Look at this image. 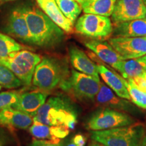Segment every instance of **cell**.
I'll return each mask as SVG.
<instances>
[{
  "instance_id": "cell-12",
  "label": "cell",
  "mask_w": 146,
  "mask_h": 146,
  "mask_svg": "<svg viewBox=\"0 0 146 146\" xmlns=\"http://www.w3.org/2000/svg\"><path fill=\"white\" fill-rule=\"evenodd\" d=\"M5 29L8 34L22 42L34 45L26 18L21 8H16L12 11L8 18Z\"/></svg>"
},
{
  "instance_id": "cell-24",
  "label": "cell",
  "mask_w": 146,
  "mask_h": 146,
  "mask_svg": "<svg viewBox=\"0 0 146 146\" xmlns=\"http://www.w3.org/2000/svg\"><path fill=\"white\" fill-rule=\"evenodd\" d=\"M23 85V82L10 69L0 64V86L6 89H14Z\"/></svg>"
},
{
  "instance_id": "cell-34",
  "label": "cell",
  "mask_w": 146,
  "mask_h": 146,
  "mask_svg": "<svg viewBox=\"0 0 146 146\" xmlns=\"http://www.w3.org/2000/svg\"><path fill=\"white\" fill-rule=\"evenodd\" d=\"M15 1V0H0V5L4 4V3L10 2V1Z\"/></svg>"
},
{
  "instance_id": "cell-3",
  "label": "cell",
  "mask_w": 146,
  "mask_h": 146,
  "mask_svg": "<svg viewBox=\"0 0 146 146\" xmlns=\"http://www.w3.org/2000/svg\"><path fill=\"white\" fill-rule=\"evenodd\" d=\"M70 74L65 62L58 58L44 57L36 65L32 83L39 90L48 93L60 87Z\"/></svg>"
},
{
  "instance_id": "cell-39",
  "label": "cell",
  "mask_w": 146,
  "mask_h": 146,
  "mask_svg": "<svg viewBox=\"0 0 146 146\" xmlns=\"http://www.w3.org/2000/svg\"><path fill=\"white\" fill-rule=\"evenodd\" d=\"M0 34H1V33H0Z\"/></svg>"
},
{
  "instance_id": "cell-31",
  "label": "cell",
  "mask_w": 146,
  "mask_h": 146,
  "mask_svg": "<svg viewBox=\"0 0 146 146\" xmlns=\"http://www.w3.org/2000/svg\"><path fill=\"white\" fill-rule=\"evenodd\" d=\"M137 60L141 64V65L143 66L144 69L146 70V54L145 55V56H142V57H141V58H137Z\"/></svg>"
},
{
  "instance_id": "cell-9",
  "label": "cell",
  "mask_w": 146,
  "mask_h": 146,
  "mask_svg": "<svg viewBox=\"0 0 146 146\" xmlns=\"http://www.w3.org/2000/svg\"><path fill=\"white\" fill-rule=\"evenodd\" d=\"M98 105L115 110L127 113L131 116H141L142 112L130 100L120 98L101 82L100 88L96 100Z\"/></svg>"
},
{
  "instance_id": "cell-38",
  "label": "cell",
  "mask_w": 146,
  "mask_h": 146,
  "mask_svg": "<svg viewBox=\"0 0 146 146\" xmlns=\"http://www.w3.org/2000/svg\"><path fill=\"white\" fill-rule=\"evenodd\" d=\"M1 86H0V90H1Z\"/></svg>"
},
{
  "instance_id": "cell-18",
  "label": "cell",
  "mask_w": 146,
  "mask_h": 146,
  "mask_svg": "<svg viewBox=\"0 0 146 146\" xmlns=\"http://www.w3.org/2000/svg\"><path fill=\"white\" fill-rule=\"evenodd\" d=\"M33 123L32 116L13 108L0 110V125L27 129H29Z\"/></svg>"
},
{
  "instance_id": "cell-33",
  "label": "cell",
  "mask_w": 146,
  "mask_h": 146,
  "mask_svg": "<svg viewBox=\"0 0 146 146\" xmlns=\"http://www.w3.org/2000/svg\"><path fill=\"white\" fill-rule=\"evenodd\" d=\"M88 146H106L105 145H104V144H102L99 143V142H97V141H95L93 142V143H91L89 144Z\"/></svg>"
},
{
  "instance_id": "cell-10",
  "label": "cell",
  "mask_w": 146,
  "mask_h": 146,
  "mask_svg": "<svg viewBox=\"0 0 146 146\" xmlns=\"http://www.w3.org/2000/svg\"><path fill=\"white\" fill-rule=\"evenodd\" d=\"M109 43L124 60L137 59L146 54V36H114Z\"/></svg>"
},
{
  "instance_id": "cell-13",
  "label": "cell",
  "mask_w": 146,
  "mask_h": 146,
  "mask_svg": "<svg viewBox=\"0 0 146 146\" xmlns=\"http://www.w3.org/2000/svg\"><path fill=\"white\" fill-rule=\"evenodd\" d=\"M47 96V93L43 91L21 93L17 103L13 108L22 111L33 118L38 110L46 102Z\"/></svg>"
},
{
  "instance_id": "cell-30",
  "label": "cell",
  "mask_w": 146,
  "mask_h": 146,
  "mask_svg": "<svg viewBox=\"0 0 146 146\" xmlns=\"http://www.w3.org/2000/svg\"><path fill=\"white\" fill-rule=\"evenodd\" d=\"M7 142V137L2 130H0V146H4Z\"/></svg>"
},
{
  "instance_id": "cell-36",
  "label": "cell",
  "mask_w": 146,
  "mask_h": 146,
  "mask_svg": "<svg viewBox=\"0 0 146 146\" xmlns=\"http://www.w3.org/2000/svg\"><path fill=\"white\" fill-rule=\"evenodd\" d=\"M142 1H143V2L144 3V5H145V7L146 8V0H142Z\"/></svg>"
},
{
  "instance_id": "cell-21",
  "label": "cell",
  "mask_w": 146,
  "mask_h": 146,
  "mask_svg": "<svg viewBox=\"0 0 146 146\" xmlns=\"http://www.w3.org/2000/svg\"><path fill=\"white\" fill-rule=\"evenodd\" d=\"M116 0H83L81 3L85 14L111 16Z\"/></svg>"
},
{
  "instance_id": "cell-8",
  "label": "cell",
  "mask_w": 146,
  "mask_h": 146,
  "mask_svg": "<svg viewBox=\"0 0 146 146\" xmlns=\"http://www.w3.org/2000/svg\"><path fill=\"white\" fill-rule=\"evenodd\" d=\"M76 31L94 39H104L112 34L113 25L109 17L85 14L76 20Z\"/></svg>"
},
{
  "instance_id": "cell-4",
  "label": "cell",
  "mask_w": 146,
  "mask_h": 146,
  "mask_svg": "<svg viewBox=\"0 0 146 146\" xmlns=\"http://www.w3.org/2000/svg\"><path fill=\"white\" fill-rule=\"evenodd\" d=\"M145 125L137 123L101 131H92L91 139L106 146H139Z\"/></svg>"
},
{
  "instance_id": "cell-7",
  "label": "cell",
  "mask_w": 146,
  "mask_h": 146,
  "mask_svg": "<svg viewBox=\"0 0 146 146\" xmlns=\"http://www.w3.org/2000/svg\"><path fill=\"white\" fill-rule=\"evenodd\" d=\"M135 122V118L127 113L103 108L91 115L87 128L91 131H101L130 125Z\"/></svg>"
},
{
  "instance_id": "cell-1",
  "label": "cell",
  "mask_w": 146,
  "mask_h": 146,
  "mask_svg": "<svg viewBox=\"0 0 146 146\" xmlns=\"http://www.w3.org/2000/svg\"><path fill=\"white\" fill-rule=\"evenodd\" d=\"M35 45L50 48L58 45L64 38V31L44 12L34 6L21 7Z\"/></svg>"
},
{
  "instance_id": "cell-23",
  "label": "cell",
  "mask_w": 146,
  "mask_h": 146,
  "mask_svg": "<svg viewBox=\"0 0 146 146\" xmlns=\"http://www.w3.org/2000/svg\"><path fill=\"white\" fill-rule=\"evenodd\" d=\"M63 15L74 25L82 12L81 5L75 0H56Z\"/></svg>"
},
{
  "instance_id": "cell-6",
  "label": "cell",
  "mask_w": 146,
  "mask_h": 146,
  "mask_svg": "<svg viewBox=\"0 0 146 146\" xmlns=\"http://www.w3.org/2000/svg\"><path fill=\"white\" fill-rule=\"evenodd\" d=\"M41 60V57L39 54L30 51L20 50L0 58V64L10 69L24 85H31L35 70Z\"/></svg>"
},
{
  "instance_id": "cell-15",
  "label": "cell",
  "mask_w": 146,
  "mask_h": 146,
  "mask_svg": "<svg viewBox=\"0 0 146 146\" xmlns=\"http://www.w3.org/2000/svg\"><path fill=\"white\" fill-rule=\"evenodd\" d=\"M29 132L39 139L60 140L68 135L70 129L62 126H53L33 120Z\"/></svg>"
},
{
  "instance_id": "cell-22",
  "label": "cell",
  "mask_w": 146,
  "mask_h": 146,
  "mask_svg": "<svg viewBox=\"0 0 146 146\" xmlns=\"http://www.w3.org/2000/svg\"><path fill=\"white\" fill-rule=\"evenodd\" d=\"M125 79L141 76L146 70L137 59L123 60L113 67Z\"/></svg>"
},
{
  "instance_id": "cell-17",
  "label": "cell",
  "mask_w": 146,
  "mask_h": 146,
  "mask_svg": "<svg viewBox=\"0 0 146 146\" xmlns=\"http://www.w3.org/2000/svg\"><path fill=\"white\" fill-rule=\"evenodd\" d=\"M98 68L100 76L111 90L120 98L131 100L125 78L117 73L113 72L104 65H98Z\"/></svg>"
},
{
  "instance_id": "cell-27",
  "label": "cell",
  "mask_w": 146,
  "mask_h": 146,
  "mask_svg": "<svg viewBox=\"0 0 146 146\" xmlns=\"http://www.w3.org/2000/svg\"><path fill=\"white\" fill-rule=\"evenodd\" d=\"M21 91H8L0 94V110L14 108L16 104Z\"/></svg>"
},
{
  "instance_id": "cell-28",
  "label": "cell",
  "mask_w": 146,
  "mask_h": 146,
  "mask_svg": "<svg viewBox=\"0 0 146 146\" xmlns=\"http://www.w3.org/2000/svg\"><path fill=\"white\" fill-rule=\"evenodd\" d=\"M63 142L60 140H47L34 139L31 146H63Z\"/></svg>"
},
{
  "instance_id": "cell-19",
  "label": "cell",
  "mask_w": 146,
  "mask_h": 146,
  "mask_svg": "<svg viewBox=\"0 0 146 146\" xmlns=\"http://www.w3.org/2000/svg\"><path fill=\"white\" fill-rule=\"evenodd\" d=\"M112 34L123 37L146 36V18L114 23Z\"/></svg>"
},
{
  "instance_id": "cell-25",
  "label": "cell",
  "mask_w": 146,
  "mask_h": 146,
  "mask_svg": "<svg viewBox=\"0 0 146 146\" xmlns=\"http://www.w3.org/2000/svg\"><path fill=\"white\" fill-rule=\"evenodd\" d=\"M126 80L131 101L139 108L146 110V93L141 91L135 85L133 78H128Z\"/></svg>"
},
{
  "instance_id": "cell-2",
  "label": "cell",
  "mask_w": 146,
  "mask_h": 146,
  "mask_svg": "<svg viewBox=\"0 0 146 146\" xmlns=\"http://www.w3.org/2000/svg\"><path fill=\"white\" fill-rule=\"evenodd\" d=\"M78 110L68 97L58 95L50 97L36 112L33 120L53 126L74 129L77 123Z\"/></svg>"
},
{
  "instance_id": "cell-37",
  "label": "cell",
  "mask_w": 146,
  "mask_h": 146,
  "mask_svg": "<svg viewBox=\"0 0 146 146\" xmlns=\"http://www.w3.org/2000/svg\"><path fill=\"white\" fill-rule=\"evenodd\" d=\"M144 76H145V77L146 78V72H145V73H144Z\"/></svg>"
},
{
  "instance_id": "cell-26",
  "label": "cell",
  "mask_w": 146,
  "mask_h": 146,
  "mask_svg": "<svg viewBox=\"0 0 146 146\" xmlns=\"http://www.w3.org/2000/svg\"><path fill=\"white\" fill-rule=\"evenodd\" d=\"M23 47L13 38L0 34V58L7 57L11 53L23 50Z\"/></svg>"
},
{
  "instance_id": "cell-32",
  "label": "cell",
  "mask_w": 146,
  "mask_h": 146,
  "mask_svg": "<svg viewBox=\"0 0 146 146\" xmlns=\"http://www.w3.org/2000/svg\"><path fill=\"white\" fill-rule=\"evenodd\" d=\"M139 146H146V125L145 127V131H144V134L143 137H142L141 143Z\"/></svg>"
},
{
  "instance_id": "cell-14",
  "label": "cell",
  "mask_w": 146,
  "mask_h": 146,
  "mask_svg": "<svg viewBox=\"0 0 146 146\" xmlns=\"http://www.w3.org/2000/svg\"><path fill=\"white\" fill-rule=\"evenodd\" d=\"M69 54L70 62L76 70L100 81L98 65L95 64L83 51L76 47H71L69 50Z\"/></svg>"
},
{
  "instance_id": "cell-16",
  "label": "cell",
  "mask_w": 146,
  "mask_h": 146,
  "mask_svg": "<svg viewBox=\"0 0 146 146\" xmlns=\"http://www.w3.org/2000/svg\"><path fill=\"white\" fill-rule=\"evenodd\" d=\"M85 45L102 61L111 66L112 68L118 62L124 60L112 45L106 41L98 39L90 40L85 42Z\"/></svg>"
},
{
  "instance_id": "cell-29",
  "label": "cell",
  "mask_w": 146,
  "mask_h": 146,
  "mask_svg": "<svg viewBox=\"0 0 146 146\" xmlns=\"http://www.w3.org/2000/svg\"><path fill=\"white\" fill-rule=\"evenodd\" d=\"M86 138L82 134H77L70 139L63 146H85Z\"/></svg>"
},
{
  "instance_id": "cell-11",
  "label": "cell",
  "mask_w": 146,
  "mask_h": 146,
  "mask_svg": "<svg viewBox=\"0 0 146 146\" xmlns=\"http://www.w3.org/2000/svg\"><path fill=\"white\" fill-rule=\"evenodd\" d=\"M114 23L146 18V8L142 0H116L111 15Z\"/></svg>"
},
{
  "instance_id": "cell-5",
  "label": "cell",
  "mask_w": 146,
  "mask_h": 146,
  "mask_svg": "<svg viewBox=\"0 0 146 146\" xmlns=\"http://www.w3.org/2000/svg\"><path fill=\"white\" fill-rule=\"evenodd\" d=\"M100 84L101 81L93 76L72 70L59 87L80 101L94 102L99 92Z\"/></svg>"
},
{
  "instance_id": "cell-20",
  "label": "cell",
  "mask_w": 146,
  "mask_h": 146,
  "mask_svg": "<svg viewBox=\"0 0 146 146\" xmlns=\"http://www.w3.org/2000/svg\"><path fill=\"white\" fill-rule=\"evenodd\" d=\"M36 1L43 12L64 31L66 33L72 31L73 25L62 13L56 0H36Z\"/></svg>"
},
{
  "instance_id": "cell-35",
  "label": "cell",
  "mask_w": 146,
  "mask_h": 146,
  "mask_svg": "<svg viewBox=\"0 0 146 146\" xmlns=\"http://www.w3.org/2000/svg\"><path fill=\"white\" fill-rule=\"evenodd\" d=\"M75 1H77V2L79 3V4H81V3H82V1H83V0H75Z\"/></svg>"
}]
</instances>
